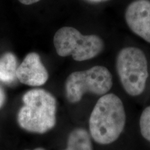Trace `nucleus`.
I'll return each mask as SVG.
<instances>
[{
	"instance_id": "nucleus-1",
	"label": "nucleus",
	"mask_w": 150,
	"mask_h": 150,
	"mask_svg": "<svg viewBox=\"0 0 150 150\" xmlns=\"http://www.w3.org/2000/svg\"><path fill=\"white\" fill-rule=\"evenodd\" d=\"M126 123V112L121 99L106 94L98 99L89 120L91 136L101 145H108L119 138Z\"/></svg>"
},
{
	"instance_id": "nucleus-2",
	"label": "nucleus",
	"mask_w": 150,
	"mask_h": 150,
	"mask_svg": "<svg viewBox=\"0 0 150 150\" xmlns=\"http://www.w3.org/2000/svg\"><path fill=\"white\" fill-rule=\"evenodd\" d=\"M24 105L19 110L18 122L24 130L45 134L56 125V101L43 89H32L22 97Z\"/></svg>"
},
{
	"instance_id": "nucleus-3",
	"label": "nucleus",
	"mask_w": 150,
	"mask_h": 150,
	"mask_svg": "<svg viewBox=\"0 0 150 150\" xmlns=\"http://www.w3.org/2000/svg\"><path fill=\"white\" fill-rule=\"evenodd\" d=\"M116 70L125 91L131 96H138L145 91L149 76L145 53L134 47L120 50L116 59Z\"/></svg>"
},
{
	"instance_id": "nucleus-4",
	"label": "nucleus",
	"mask_w": 150,
	"mask_h": 150,
	"mask_svg": "<svg viewBox=\"0 0 150 150\" xmlns=\"http://www.w3.org/2000/svg\"><path fill=\"white\" fill-rule=\"evenodd\" d=\"M54 45L60 56H72L76 61L95 58L104 47V41L98 35H82L71 27H63L56 31Z\"/></svg>"
},
{
	"instance_id": "nucleus-5",
	"label": "nucleus",
	"mask_w": 150,
	"mask_h": 150,
	"mask_svg": "<svg viewBox=\"0 0 150 150\" xmlns=\"http://www.w3.org/2000/svg\"><path fill=\"white\" fill-rule=\"evenodd\" d=\"M112 86V75L106 67L96 65L70 74L65 82V95L70 103H77L86 93L104 95Z\"/></svg>"
},
{
	"instance_id": "nucleus-6",
	"label": "nucleus",
	"mask_w": 150,
	"mask_h": 150,
	"mask_svg": "<svg viewBox=\"0 0 150 150\" xmlns=\"http://www.w3.org/2000/svg\"><path fill=\"white\" fill-rule=\"evenodd\" d=\"M125 20L131 31L150 43V1L136 0L127 7Z\"/></svg>"
},
{
	"instance_id": "nucleus-7",
	"label": "nucleus",
	"mask_w": 150,
	"mask_h": 150,
	"mask_svg": "<svg viewBox=\"0 0 150 150\" xmlns=\"http://www.w3.org/2000/svg\"><path fill=\"white\" fill-rule=\"evenodd\" d=\"M17 79L22 83L29 86H40L48 80L47 70L42 64L40 57L35 52L25 56L17 69Z\"/></svg>"
},
{
	"instance_id": "nucleus-8",
	"label": "nucleus",
	"mask_w": 150,
	"mask_h": 150,
	"mask_svg": "<svg viewBox=\"0 0 150 150\" xmlns=\"http://www.w3.org/2000/svg\"><path fill=\"white\" fill-rule=\"evenodd\" d=\"M18 67V60L14 54L6 52L0 56V82L7 85L16 83Z\"/></svg>"
},
{
	"instance_id": "nucleus-9",
	"label": "nucleus",
	"mask_w": 150,
	"mask_h": 150,
	"mask_svg": "<svg viewBox=\"0 0 150 150\" xmlns=\"http://www.w3.org/2000/svg\"><path fill=\"white\" fill-rule=\"evenodd\" d=\"M64 150H93L89 133L84 129H75L69 135Z\"/></svg>"
},
{
	"instance_id": "nucleus-10",
	"label": "nucleus",
	"mask_w": 150,
	"mask_h": 150,
	"mask_svg": "<svg viewBox=\"0 0 150 150\" xmlns=\"http://www.w3.org/2000/svg\"><path fill=\"white\" fill-rule=\"evenodd\" d=\"M140 129L142 136L150 142V106L142 111L140 118Z\"/></svg>"
},
{
	"instance_id": "nucleus-11",
	"label": "nucleus",
	"mask_w": 150,
	"mask_h": 150,
	"mask_svg": "<svg viewBox=\"0 0 150 150\" xmlns=\"http://www.w3.org/2000/svg\"><path fill=\"white\" fill-rule=\"evenodd\" d=\"M6 101V95L4 90L0 87V109L4 104Z\"/></svg>"
},
{
	"instance_id": "nucleus-12",
	"label": "nucleus",
	"mask_w": 150,
	"mask_h": 150,
	"mask_svg": "<svg viewBox=\"0 0 150 150\" xmlns=\"http://www.w3.org/2000/svg\"><path fill=\"white\" fill-rule=\"evenodd\" d=\"M18 1L24 5H31L33 4L38 2L40 0H18Z\"/></svg>"
},
{
	"instance_id": "nucleus-13",
	"label": "nucleus",
	"mask_w": 150,
	"mask_h": 150,
	"mask_svg": "<svg viewBox=\"0 0 150 150\" xmlns=\"http://www.w3.org/2000/svg\"><path fill=\"white\" fill-rule=\"evenodd\" d=\"M85 1H88V2H90V3H94V4H97V3L104 2V1H108V0H85Z\"/></svg>"
},
{
	"instance_id": "nucleus-14",
	"label": "nucleus",
	"mask_w": 150,
	"mask_h": 150,
	"mask_svg": "<svg viewBox=\"0 0 150 150\" xmlns=\"http://www.w3.org/2000/svg\"><path fill=\"white\" fill-rule=\"evenodd\" d=\"M34 150H45V149H43V148H41V147H38V148H35Z\"/></svg>"
}]
</instances>
